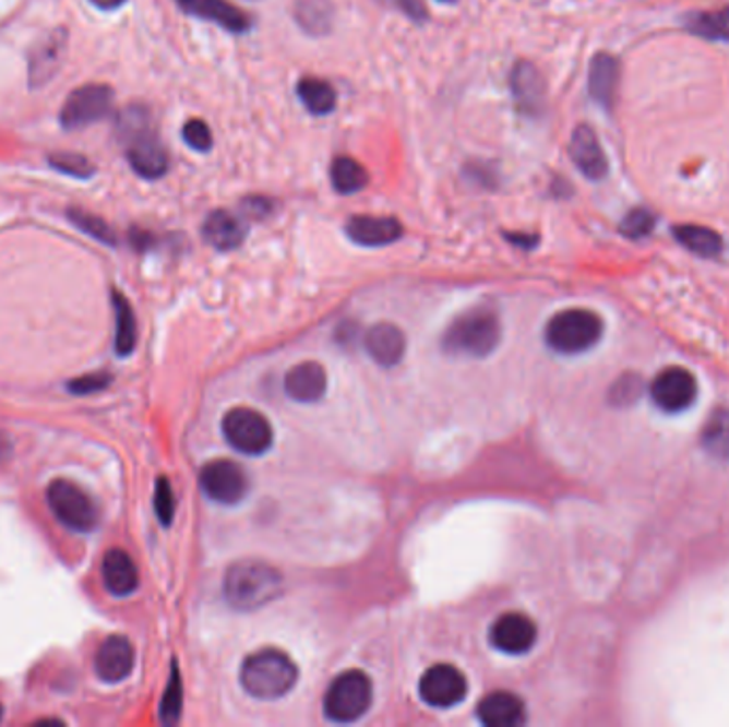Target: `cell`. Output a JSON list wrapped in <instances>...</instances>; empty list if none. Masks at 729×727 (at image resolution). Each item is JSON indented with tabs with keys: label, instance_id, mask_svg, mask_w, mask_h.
Here are the masks:
<instances>
[{
	"label": "cell",
	"instance_id": "6da1fadb",
	"mask_svg": "<svg viewBox=\"0 0 729 727\" xmlns=\"http://www.w3.org/2000/svg\"><path fill=\"white\" fill-rule=\"evenodd\" d=\"M118 136L127 147L131 167L145 180H158L169 169V156L156 135L152 116L145 107L131 105L120 114Z\"/></svg>",
	"mask_w": 729,
	"mask_h": 727
},
{
	"label": "cell",
	"instance_id": "7a4b0ae2",
	"mask_svg": "<svg viewBox=\"0 0 729 727\" xmlns=\"http://www.w3.org/2000/svg\"><path fill=\"white\" fill-rule=\"evenodd\" d=\"M502 342V324L491 308H474L456 317L446 329L442 346L453 357L485 359Z\"/></svg>",
	"mask_w": 729,
	"mask_h": 727
},
{
	"label": "cell",
	"instance_id": "3957f363",
	"mask_svg": "<svg viewBox=\"0 0 729 727\" xmlns=\"http://www.w3.org/2000/svg\"><path fill=\"white\" fill-rule=\"evenodd\" d=\"M299 679V670L290 655L279 648H261L241 664V687L259 700L284 698Z\"/></svg>",
	"mask_w": 729,
	"mask_h": 727
},
{
	"label": "cell",
	"instance_id": "277c9868",
	"mask_svg": "<svg viewBox=\"0 0 729 727\" xmlns=\"http://www.w3.org/2000/svg\"><path fill=\"white\" fill-rule=\"evenodd\" d=\"M279 593L282 574L265 561L246 559L228 568L225 595L228 604L237 610L263 608L274 601Z\"/></svg>",
	"mask_w": 729,
	"mask_h": 727
},
{
	"label": "cell",
	"instance_id": "5b68a950",
	"mask_svg": "<svg viewBox=\"0 0 729 727\" xmlns=\"http://www.w3.org/2000/svg\"><path fill=\"white\" fill-rule=\"evenodd\" d=\"M603 322L591 312L583 308L563 310L548 320L547 337L548 348L557 355L574 357L591 350L593 346L601 339Z\"/></svg>",
	"mask_w": 729,
	"mask_h": 727
},
{
	"label": "cell",
	"instance_id": "8992f818",
	"mask_svg": "<svg viewBox=\"0 0 729 727\" xmlns=\"http://www.w3.org/2000/svg\"><path fill=\"white\" fill-rule=\"evenodd\" d=\"M371 700V679L361 670H348L331 682L324 695V715L335 724H352L369 711Z\"/></svg>",
	"mask_w": 729,
	"mask_h": 727
},
{
	"label": "cell",
	"instance_id": "52a82bcc",
	"mask_svg": "<svg viewBox=\"0 0 729 727\" xmlns=\"http://www.w3.org/2000/svg\"><path fill=\"white\" fill-rule=\"evenodd\" d=\"M53 516L75 534H91L98 525V508L91 496L71 480H51L46 491Z\"/></svg>",
	"mask_w": 729,
	"mask_h": 727
},
{
	"label": "cell",
	"instance_id": "ba28073f",
	"mask_svg": "<svg viewBox=\"0 0 729 727\" xmlns=\"http://www.w3.org/2000/svg\"><path fill=\"white\" fill-rule=\"evenodd\" d=\"M223 433L228 444L241 455H263L274 444L272 422L252 408H232L227 412L223 418Z\"/></svg>",
	"mask_w": 729,
	"mask_h": 727
},
{
	"label": "cell",
	"instance_id": "9c48e42d",
	"mask_svg": "<svg viewBox=\"0 0 729 727\" xmlns=\"http://www.w3.org/2000/svg\"><path fill=\"white\" fill-rule=\"evenodd\" d=\"M113 109V91L105 84H88L71 92L60 109V124L67 131L86 129L107 118Z\"/></svg>",
	"mask_w": 729,
	"mask_h": 727
},
{
	"label": "cell",
	"instance_id": "30bf717a",
	"mask_svg": "<svg viewBox=\"0 0 729 727\" xmlns=\"http://www.w3.org/2000/svg\"><path fill=\"white\" fill-rule=\"evenodd\" d=\"M201 489L216 503L235 505L248 493V476L246 472L228 458H216L201 469Z\"/></svg>",
	"mask_w": 729,
	"mask_h": 727
},
{
	"label": "cell",
	"instance_id": "8fae6325",
	"mask_svg": "<svg viewBox=\"0 0 729 727\" xmlns=\"http://www.w3.org/2000/svg\"><path fill=\"white\" fill-rule=\"evenodd\" d=\"M650 397L657 408L679 414L693 406L697 397V380L684 367H668L650 382Z\"/></svg>",
	"mask_w": 729,
	"mask_h": 727
},
{
	"label": "cell",
	"instance_id": "7c38bea8",
	"mask_svg": "<svg viewBox=\"0 0 729 727\" xmlns=\"http://www.w3.org/2000/svg\"><path fill=\"white\" fill-rule=\"evenodd\" d=\"M422 702L433 708H453L467 695V681L461 670L449 664L431 666L418 682Z\"/></svg>",
	"mask_w": 729,
	"mask_h": 727
},
{
	"label": "cell",
	"instance_id": "4fadbf2b",
	"mask_svg": "<svg viewBox=\"0 0 729 727\" xmlns=\"http://www.w3.org/2000/svg\"><path fill=\"white\" fill-rule=\"evenodd\" d=\"M536 640L538 628L523 612H505L491 628L493 646L505 655H525L534 648Z\"/></svg>",
	"mask_w": 729,
	"mask_h": 727
},
{
	"label": "cell",
	"instance_id": "5bb4252c",
	"mask_svg": "<svg viewBox=\"0 0 729 727\" xmlns=\"http://www.w3.org/2000/svg\"><path fill=\"white\" fill-rule=\"evenodd\" d=\"M135 668V648L127 636H109L94 655V672L103 682L124 681Z\"/></svg>",
	"mask_w": 729,
	"mask_h": 727
},
{
	"label": "cell",
	"instance_id": "9a60e30c",
	"mask_svg": "<svg viewBox=\"0 0 729 727\" xmlns=\"http://www.w3.org/2000/svg\"><path fill=\"white\" fill-rule=\"evenodd\" d=\"M67 46H69V33L64 28H58L47 35L41 46L35 47L31 56V67H28L31 88H41L56 75V71L60 69L64 60Z\"/></svg>",
	"mask_w": 729,
	"mask_h": 727
},
{
	"label": "cell",
	"instance_id": "2e32d148",
	"mask_svg": "<svg viewBox=\"0 0 729 727\" xmlns=\"http://www.w3.org/2000/svg\"><path fill=\"white\" fill-rule=\"evenodd\" d=\"M346 235L357 246L382 248L395 243L404 235V227L399 221L386 216H355L346 223Z\"/></svg>",
	"mask_w": 729,
	"mask_h": 727
},
{
	"label": "cell",
	"instance_id": "e0dca14e",
	"mask_svg": "<svg viewBox=\"0 0 729 727\" xmlns=\"http://www.w3.org/2000/svg\"><path fill=\"white\" fill-rule=\"evenodd\" d=\"M100 576L105 589L116 597H127L138 592L139 572L133 557L122 548H111L103 557Z\"/></svg>",
	"mask_w": 729,
	"mask_h": 727
},
{
	"label": "cell",
	"instance_id": "ac0fdd59",
	"mask_svg": "<svg viewBox=\"0 0 729 727\" xmlns=\"http://www.w3.org/2000/svg\"><path fill=\"white\" fill-rule=\"evenodd\" d=\"M570 156L581 174L589 180H601L608 174V160L591 127L581 124L570 139Z\"/></svg>",
	"mask_w": 729,
	"mask_h": 727
},
{
	"label": "cell",
	"instance_id": "d6986e66",
	"mask_svg": "<svg viewBox=\"0 0 729 727\" xmlns=\"http://www.w3.org/2000/svg\"><path fill=\"white\" fill-rule=\"evenodd\" d=\"M176 2L188 15L214 22L228 33L241 35L250 28V17L241 9L228 4L227 0H176Z\"/></svg>",
	"mask_w": 729,
	"mask_h": 727
},
{
	"label": "cell",
	"instance_id": "ffe728a7",
	"mask_svg": "<svg viewBox=\"0 0 729 727\" xmlns=\"http://www.w3.org/2000/svg\"><path fill=\"white\" fill-rule=\"evenodd\" d=\"M478 719L489 727H518L527 722L525 704L510 691L489 693L476 708Z\"/></svg>",
	"mask_w": 729,
	"mask_h": 727
},
{
	"label": "cell",
	"instance_id": "44dd1931",
	"mask_svg": "<svg viewBox=\"0 0 729 727\" xmlns=\"http://www.w3.org/2000/svg\"><path fill=\"white\" fill-rule=\"evenodd\" d=\"M367 355L382 367H395L404 359L406 353V335L391 322L373 324L364 333Z\"/></svg>",
	"mask_w": 729,
	"mask_h": 727
},
{
	"label": "cell",
	"instance_id": "7402d4cb",
	"mask_svg": "<svg viewBox=\"0 0 729 727\" xmlns=\"http://www.w3.org/2000/svg\"><path fill=\"white\" fill-rule=\"evenodd\" d=\"M286 395L299 404H314L326 393V371L319 364L295 365L284 378Z\"/></svg>",
	"mask_w": 729,
	"mask_h": 727
},
{
	"label": "cell",
	"instance_id": "603a6c76",
	"mask_svg": "<svg viewBox=\"0 0 729 727\" xmlns=\"http://www.w3.org/2000/svg\"><path fill=\"white\" fill-rule=\"evenodd\" d=\"M512 92L525 114H538L545 107L547 86L540 71L531 62H518L512 71Z\"/></svg>",
	"mask_w": 729,
	"mask_h": 727
},
{
	"label": "cell",
	"instance_id": "cb8c5ba5",
	"mask_svg": "<svg viewBox=\"0 0 729 727\" xmlns=\"http://www.w3.org/2000/svg\"><path fill=\"white\" fill-rule=\"evenodd\" d=\"M246 223L230 214L227 210H216L212 212L207 218H205V225H203V237L210 246H214L216 250L220 252H228V250H235L243 243L246 239Z\"/></svg>",
	"mask_w": 729,
	"mask_h": 727
},
{
	"label": "cell",
	"instance_id": "d4e9b609",
	"mask_svg": "<svg viewBox=\"0 0 729 727\" xmlns=\"http://www.w3.org/2000/svg\"><path fill=\"white\" fill-rule=\"evenodd\" d=\"M619 78H621V69L617 58H612L610 53H597L593 58L591 71H589V92L593 98L610 109L617 100V92H619Z\"/></svg>",
	"mask_w": 729,
	"mask_h": 727
},
{
	"label": "cell",
	"instance_id": "484cf974",
	"mask_svg": "<svg viewBox=\"0 0 729 727\" xmlns=\"http://www.w3.org/2000/svg\"><path fill=\"white\" fill-rule=\"evenodd\" d=\"M111 303H113V314H116V355L118 357H129L135 350L138 344V320H135V312L129 303V299L120 293L113 290L111 293Z\"/></svg>",
	"mask_w": 729,
	"mask_h": 727
},
{
	"label": "cell",
	"instance_id": "4316f807",
	"mask_svg": "<svg viewBox=\"0 0 729 727\" xmlns=\"http://www.w3.org/2000/svg\"><path fill=\"white\" fill-rule=\"evenodd\" d=\"M674 237L679 239V243H683L686 250L704 259H715L724 250L721 237L710 228L683 225V227L674 228Z\"/></svg>",
	"mask_w": 729,
	"mask_h": 727
},
{
	"label": "cell",
	"instance_id": "83f0119b",
	"mask_svg": "<svg viewBox=\"0 0 729 727\" xmlns=\"http://www.w3.org/2000/svg\"><path fill=\"white\" fill-rule=\"evenodd\" d=\"M700 438L708 455L729 461V409H715L706 420Z\"/></svg>",
	"mask_w": 729,
	"mask_h": 727
},
{
	"label": "cell",
	"instance_id": "f1b7e54d",
	"mask_svg": "<svg viewBox=\"0 0 729 727\" xmlns=\"http://www.w3.org/2000/svg\"><path fill=\"white\" fill-rule=\"evenodd\" d=\"M331 182L339 194H355L369 183L367 169L350 156H337L331 165Z\"/></svg>",
	"mask_w": 729,
	"mask_h": 727
},
{
	"label": "cell",
	"instance_id": "f546056e",
	"mask_svg": "<svg viewBox=\"0 0 729 727\" xmlns=\"http://www.w3.org/2000/svg\"><path fill=\"white\" fill-rule=\"evenodd\" d=\"M297 94L301 98V103L314 114V116H326L335 109V103H337V94H335V88L324 82V80H319V78H303L299 84H297Z\"/></svg>",
	"mask_w": 729,
	"mask_h": 727
},
{
	"label": "cell",
	"instance_id": "4dcf8cb0",
	"mask_svg": "<svg viewBox=\"0 0 729 727\" xmlns=\"http://www.w3.org/2000/svg\"><path fill=\"white\" fill-rule=\"evenodd\" d=\"M689 31L704 39L729 41V9L710 11V13H693L686 20Z\"/></svg>",
	"mask_w": 729,
	"mask_h": 727
},
{
	"label": "cell",
	"instance_id": "1f68e13d",
	"mask_svg": "<svg viewBox=\"0 0 729 727\" xmlns=\"http://www.w3.org/2000/svg\"><path fill=\"white\" fill-rule=\"evenodd\" d=\"M297 20L308 33L324 35L331 26V4H328V0H299L297 2Z\"/></svg>",
	"mask_w": 729,
	"mask_h": 727
},
{
	"label": "cell",
	"instance_id": "d6a6232c",
	"mask_svg": "<svg viewBox=\"0 0 729 727\" xmlns=\"http://www.w3.org/2000/svg\"><path fill=\"white\" fill-rule=\"evenodd\" d=\"M67 216H69V221H71L75 227L80 228V230H84L86 235L94 237L96 241L107 243V246H116V243H118L116 230L109 227L103 218L94 216L91 212H84V210H69Z\"/></svg>",
	"mask_w": 729,
	"mask_h": 727
},
{
	"label": "cell",
	"instance_id": "836d02e7",
	"mask_svg": "<svg viewBox=\"0 0 729 727\" xmlns=\"http://www.w3.org/2000/svg\"><path fill=\"white\" fill-rule=\"evenodd\" d=\"M49 165L71 178H80V180H88L96 174V167L92 165L91 160L82 154H73V152H56L49 154Z\"/></svg>",
	"mask_w": 729,
	"mask_h": 727
},
{
	"label": "cell",
	"instance_id": "e575fe53",
	"mask_svg": "<svg viewBox=\"0 0 729 727\" xmlns=\"http://www.w3.org/2000/svg\"><path fill=\"white\" fill-rule=\"evenodd\" d=\"M182 715V679H180V670L174 664V672H171V681L167 684L165 698L160 702V719L165 726H171L176 722H180Z\"/></svg>",
	"mask_w": 729,
	"mask_h": 727
},
{
	"label": "cell",
	"instance_id": "d590c367",
	"mask_svg": "<svg viewBox=\"0 0 729 727\" xmlns=\"http://www.w3.org/2000/svg\"><path fill=\"white\" fill-rule=\"evenodd\" d=\"M154 508H156V516L158 521L167 527L171 525L174 516H176V496L171 489V482L167 478H158L156 480V493H154Z\"/></svg>",
	"mask_w": 729,
	"mask_h": 727
},
{
	"label": "cell",
	"instance_id": "8d00e7d4",
	"mask_svg": "<svg viewBox=\"0 0 729 727\" xmlns=\"http://www.w3.org/2000/svg\"><path fill=\"white\" fill-rule=\"evenodd\" d=\"M642 393V382L638 376H623L612 389H610V402H614V406H632Z\"/></svg>",
	"mask_w": 729,
	"mask_h": 727
},
{
	"label": "cell",
	"instance_id": "74e56055",
	"mask_svg": "<svg viewBox=\"0 0 729 727\" xmlns=\"http://www.w3.org/2000/svg\"><path fill=\"white\" fill-rule=\"evenodd\" d=\"M653 227H655V216L648 210H634L621 223V233L630 239H640L646 237Z\"/></svg>",
	"mask_w": 729,
	"mask_h": 727
},
{
	"label": "cell",
	"instance_id": "f35d334b",
	"mask_svg": "<svg viewBox=\"0 0 729 727\" xmlns=\"http://www.w3.org/2000/svg\"><path fill=\"white\" fill-rule=\"evenodd\" d=\"M183 141L196 150V152H210L212 145H214V139H212V131L210 127L203 122V120H190L186 122L182 131Z\"/></svg>",
	"mask_w": 729,
	"mask_h": 727
},
{
	"label": "cell",
	"instance_id": "ab89813d",
	"mask_svg": "<svg viewBox=\"0 0 729 727\" xmlns=\"http://www.w3.org/2000/svg\"><path fill=\"white\" fill-rule=\"evenodd\" d=\"M109 382H111V376H109V373L96 371V373L82 376V378H77V380H71L67 386H69V391L75 393V395H91V393L107 389Z\"/></svg>",
	"mask_w": 729,
	"mask_h": 727
},
{
	"label": "cell",
	"instance_id": "60d3db41",
	"mask_svg": "<svg viewBox=\"0 0 729 727\" xmlns=\"http://www.w3.org/2000/svg\"><path fill=\"white\" fill-rule=\"evenodd\" d=\"M393 2L397 7H402L414 20H425L427 17V11H425V7L418 0H393Z\"/></svg>",
	"mask_w": 729,
	"mask_h": 727
},
{
	"label": "cell",
	"instance_id": "b9f144b4",
	"mask_svg": "<svg viewBox=\"0 0 729 727\" xmlns=\"http://www.w3.org/2000/svg\"><path fill=\"white\" fill-rule=\"evenodd\" d=\"M272 207H270V203L265 201V199H248L246 201V212H250V214H254V216H265L267 212H270Z\"/></svg>",
	"mask_w": 729,
	"mask_h": 727
},
{
	"label": "cell",
	"instance_id": "7bdbcfd3",
	"mask_svg": "<svg viewBox=\"0 0 729 727\" xmlns=\"http://www.w3.org/2000/svg\"><path fill=\"white\" fill-rule=\"evenodd\" d=\"M92 4H96L98 9H118L120 4H124L127 0H91Z\"/></svg>",
	"mask_w": 729,
	"mask_h": 727
},
{
	"label": "cell",
	"instance_id": "ee69618b",
	"mask_svg": "<svg viewBox=\"0 0 729 727\" xmlns=\"http://www.w3.org/2000/svg\"><path fill=\"white\" fill-rule=\"evenodd\" d=\"M0 722H2V706H0Z\"/></svg>",
	"mask_w": 729,
	"mask_h": 727
},
{
	"label": "cell",
	"instance_id": "f6af8a7d",
	"mask_svg": "<svg viewBox=\"0 0 729 727\" xmlns=\"http://www.w3.org/2000/svg\"><path fill=\"white\" fill-rule=\"evenodd\" d=\"M442 2H451V0H442Z\"/></svg>",
	"mask_w": 729,
	"mask_h": 727
}]
</instances>
